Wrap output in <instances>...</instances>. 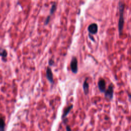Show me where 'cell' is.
Segmentation results:
<instances>
[{
    "label": "cell",
    "instance_id": "obj_1",
    "mask_svg": "<svg viewBox=\"0 0 131 131\" xmlns=\"http://www.w3.org/2000/svg\"><path fill=\"white\" fill-rule=\"evenodd\" d=\"M124 6L125 5L123 2L120 1L118 3V9L119 11V19L118 21V31H119V34H121L122 33L123 27H124Z\"/></svg>",
    "mask_w": 131,
    "mask_h": 131
},
{
    "label": "cell",
    "instance_id": "obj_2",
    "mask_svg": "<svg viewBox=\"0 0 131 131\" xmlns=\"http://www.w3.org/2000/svg\"><path fill=\"white\" fill-rule=\"evenodd\" d=\"M70 67L72 72L76 74L78 72V62L76 57H73L70 63Z\"/></svg>",
    "mask_w": 131,
    "mask_h": 131
},
{
    "label": "cell",
    "instance_id": "obj_3",
    "mask_svg": "<svg viewBox=\"0 0 131 131\" xmlns=\"http://www.w3.org/2000/svg\"><path fill=\"white\" fill-rule=\"evenodd\" d=\"M105 98L109 99V100H111L113 98V94H114V86L113 84H110L108 87V88L105 91Z\"/></svg>",
    "mask_w": 131,
    "mask_h": 131
},
{
    "label": "cell",
    "instance_id": "obj_4",
    "mask_svg": "<svg viewBox=\"0 0 131 131\" xmlns=\"http://www.w3.org/2000/svg\"><path fill=\"white\" fill-rule=\"evenodd\" d=\"M98 87L100 92H105L106 91V83L104 79L101 78L98 82Z\"/></svg>",
    "mask_w": 131,
    "mask_h": 131
},
{
    "label": "cell",
    "instance_id": "obj_5",
    "mask_svg": "<svg viewBox=\"0 0 131 131\" xmlns=\"http://www.w3.org/2000/svg\"><path fill=\"white\" fill-rule=\"evenodd\" d=\"M88 30L90 34H96L98 32V25L96 23H92L90 24L88 28Z\"/></svg>",
    "mask_w": 131,
    "mask_h": 131
},
{
    "label": "cell",
    "instance_id": "obj_6",
    "mask_svg": "<svg viewBox=\"0 0 131 131\" xmlns=\"http://www.w3.org/2000/svg\"><path fill=\"white\" fill-rule=\"evenodd\" d=\"M46 77L50 83H53L54 80H53V73L52 72L51 69L49 67H48L46 70Z\"/></svg>",
    "mask_w": 131,
    "mask_h": 131
},
{
    "label": "cell",
    "instance_id": "obj_7",
    "mask_svg": "<svg viewBox=\"0 0 131 131\" xmlns=\"http://www.w3.org/2000/svg\"><path fill=\"white\" fill-rule=\"evenodd\" d=\"M88 78H86L84 81L83 82V92L85 94V95H88V94L89 93V83L88 82V81H87V80H88Z\"/></svg>",
    "mask_w": 131,
    "mask_h": 131
},
{
    "label": "cell",
    "instance_id": "obj_8",
    "mask_svg": "<svg viewBox=\"0 0 131 131\" xmlns=\"http://www.w3.org/2000/svg\"><path fill=\"white\" fill-rule=\"evenodd\" d=\"M73 105H71L68 107H67L66 109H65L64 111V113H63V114L62 115V119L63 118H65V117H67V116L68 115V114L70 113V111L71 110V109L73 108Z\"/></svg>",
    "mask_w": 131,
    "mask_h": 131
},
{
    "label": "cell",
    "instance_id": "obj_9",
    "mask_svg": "<svg viewBox=\"0 0 131 131\" xmlns=\"http://www.w3.org/2000/svg\"><path fill=\"white\" fill-rule=\"evenodd\" d=\"M5 122L3 117L0 118V131H5Z\"/></svg>",
    "mask_w": 131,
    "mask_h": 131
},
{
    "label": "cell",
    "instance_id": "obj_10",
    "mask_svg": "<svg viewBox=\"0 0 131 131\" xmlns=\"http://www.w3.org/2000/svg\"><path fill=\"white\" fill-rule=\"evenodd\" d=\"M7 56V52L6 49L3 48H0V56H2L3 59L6 58Z\"/></svg>",
    "mask_w": 131,
    "mask_h": 131
},
{
    "label": "cell",
    "instance_id": "obj_11",
    "mask_svg": "<svg viewBox=\"0 0 131 131\" xmlns=\"http://www.w3.org/2000/svg\"><path fill=\"white\" fill-rule=\"evenodd\" d=\"M56 4L55 3H54V4L52 5L51 9H50V14H52L54 11H55L56 10Z\"/></svg>",
    "mask_w": 131,
    "mask_h": 131
},
{
    "label": "cell",
    "instance_id": "obj_12",
    "mask_svg": "<svg viewBox=\"0 0 131 131\" xmlns=\"http://www.w3.org/2000/svg\"><path fill=\"white\" fill-rule=\"evenodd\" d=\"M50 17L49 16V17H48L46 19V21H45V25H47V24L49 23V21H50Z\"/></svg>",
    "mask_w": 131,
    "mask_h": 131
},
{
    "label": "cell",
    "instance_id": "obj_13",
    "mask_svg": "<svg viewBox=\"0 0 131 131\" xmlns=\"http://www.w3.org/2000/svg\"><path fill=\"white\" fill-rule=\"evenodd\" d=\"M54 61L53 60H50L49 62V64L50 65V66H52L53 64H54Z\"/></svg>",
    "mask_w": 131,
    "mask_h": 131
},
{
    "label": "cell",
    "instance_id": "obj_14",
    "mask_svg": "<svg viewBox=\"0 0 131 131\" xmlns=\"http://www.w3.org/2000/svg\"><path fill=\"white\" fill-rule=\"evenodd\" d=\"M66 130H67V131H72L71 129V127L69 125H67L66 126Z\"/></svg>",
    "mask_w": 131,
    "mask_h": 131
}]
</instances>
